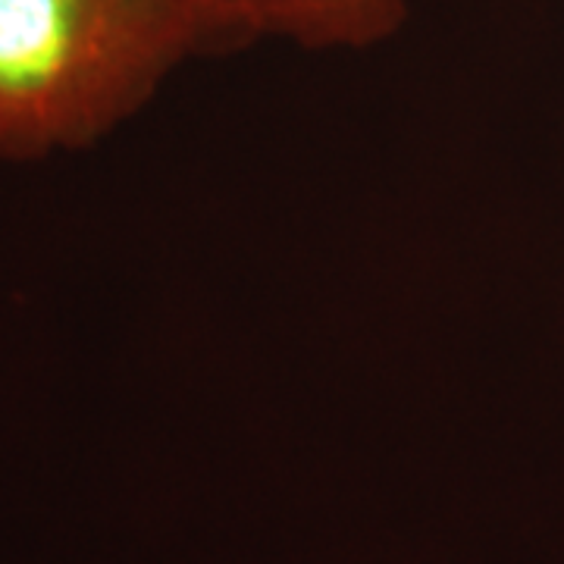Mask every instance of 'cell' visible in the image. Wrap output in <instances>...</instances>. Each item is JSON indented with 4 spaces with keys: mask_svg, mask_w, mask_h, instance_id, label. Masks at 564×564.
<instances>
[{
    "mask_svg": "<svg viewBox=\"0 0 564 564\" xmlns=\"http://www.w3.org/2000/svg\"><path fill=\"white\" fill-rule=\"evenodd\" d=\"M204 20L210 25V35L217 51H229L251 41L248 29V0H195Z\"/></svg>",
    "mask_w": 564,
    "mask_h": 564,
    "instance_id": "3",
    "label": "cell"
},
{
    "mask_svg": "<svg viewBox=\"0 0 564 564\" xmlns=\"http://www.w3.org/2000/svg\"><path fill=\"white\" fill-rule=\"evenodd\" d=\"M207 51L195 0H0V161L107 139Z\"/></svg>",
    "mask_w": 564,
    "mask_h": 564,
    "instance_id": "1",
    "label": "cell"
},
{
    "mask_svg": "<svg viewBox=\"0 0 564 564\" xmlns=\"http://www.w3.org/2000/svg\"><path fill=\"white\" fill-rule=\"evenodd\" d=\"M411 0H248L251 41L280 39L311 51L370 47L392 39Z\"/></svg>",
    "mask_w": 564,
    "mask_h": 564,
    "instance_id": "2",
    "label": "cell"
}]
</instances>
